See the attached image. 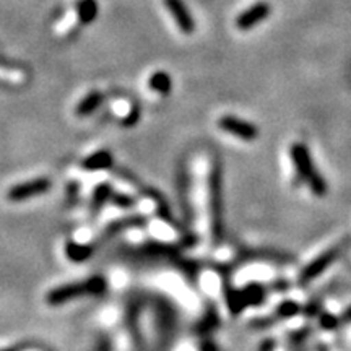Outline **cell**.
<instances>
[{"instance_id": "1", "label": "cell", "mask_w": 351, "mask_h": 351, "mask_svg": "<svg viewBox=\"0 0 351 351\" xmlns=\"http://www.w3.org/2000/svg\"><path fill=\"white\" fill-rule=\"evenodd\" d=\"M106 291V282L101 276H93V278L83 280V282L64 285V287H59L52 291L47 293L46 301L47 304L51 306H60L65 304V302H70L77 298L82 296H95L101 295V293Z\"/></svg>"}, {"instance_id": "2", "label": "cell", "mask_w": 351, "mask_h": 351, "mask_svg": "<svg viewBox=\"0 0 351 351\" xmlns=\"http://www.w3.org/2000/svg\"><path fill=\"white\" fill-rule=\"evenodd\" d=\"M291 160L293 165H295V169L302 181L309 184V187L313 189L315 194L322 195L326 192V184H324L322 178L315 173V168L313 165V160H311L309 152L304 145L296 143L295 147L291 148Z\"/></svg>"}, {"instance_id": "3", "label": "cell", "mask_w": 351, "mask_h": 351, "mask_svg": "<svg viewBox=\"0 0 351 351\" xmlns=\"http://www.w3.org/2000/svg\"><path fill=\"white\" fill-rule=\"evenodd\" d=\"M51 182L49 179L46 178H39V179H33V181L28 182H21L13 186L10 191L7 192V199L10 202H23V200H29L33 197H38L44 194V192L49 191Z\"/></svg>"}, {"instance_id": "4", "label": "cell", "mask_w": 351, "mask_h": 351, "mask_svg": "<svg viewBox=\"0 0 351 351\" xmlns=\"http://www.w3.org/2000/svg\"><path fill=\"white\" fill-rule=\"evenodd\" d=\"M218 127L221 130H225L226 134L234 135V137H238L241 140H247V142L257 138V135H258V130L256 125L251 124V122L241 121L234 116L221 117V119L218 121Z\"/></svg>"}, {"instance_id": "5", "label": "cell", "mask_w": 351, "mask_h": 351, "mask_svg": "<svg viewBox=\"0 0 351 351\" xmlns=\"http://www.w3.org/2000/svg\"><path fill=\"white\" fill-rule=\"evenodd\" d=\"M269 15H270L269 3L267 2L254 3L251 8L244 10L238 16V20H236V26H238L239 29H243V32H245V29H251L256 25L262 23V21L265 20Z\"/></svg>"}, {"instance_id": "6", "label": "cell", "mask_w": 351, "mask_h": 351, "mask_svg": "<svg viewBox=\"0 0 351 351\" xmlns=\"http://www.w3.org/2000/svg\"><path fill=\"white\" fill-rule=\"evenodd\" d=\"M165 7L168 8L171 15L176 23H178V28L181 29L184 34H191L195 29L194 20H192L191 13H189L186 3L182 0H163Z\"/></svg>"}, {"instance_id": "7", "label": "cell", "mask_w": 351, "mask_h": 351, "mask_svg": "<svg viewBox=\"0 0 351 351\" xmlns=\"http://www.w3.org/2000/svg\"><path fill=\"white\" fill-rule=\"evenodd\" d=\"M219 199H221V184H219V171L215 169L212 176V207H213V232L215 236H219V218H221V204H219Z\"/></svg>"}, {"instance_id": "8", "label": "cell", "mask_w": 351, "mask_h": 351, "mask_svg": "<svg viewBox=\"0 0 351 351\" xmlns=\"http://www.w3.org/2000/svg\"><path fill=\"white\" fill-rule=\"evenodd\" d=\"M335 254H337V251H332V252H328V254H324L322 257L317 258V262L311 263V265L307 267V269H306L304 271H302L301 282L306 283V282H309V280L315 278V276H317V275L320 274V271H322L324 269H327L328 263H330V262L333 261V257H335Z\"/></svg>"}, {"instance_id": "9", "label": "cell", "mask_w": 351, "mask_h": 351, "mask_svg": "<svg viewBox=\"0 0 351 351\" xmlns=\"http://www.w3.org/2000/svg\"><path fill=\"white\" fill-rule=\"evenodd\" d=\"M103 103V95L99 93V91H91L90 95H86L85 98H83L80 103H78V106L75 109L77 116H88V114L95 112L96 109L99 108V104Z\"/></svg>"}, {"instance_id": "10", "label": "cell", "mask_w": 351, "mask_h": 351, "mask_svg": "<svg viewBox=\"0 0 351 351\" xmlns=\"http://www.w3.org/2000/svg\"><path fill=\"white\" fill-rule=\"evenodd\" d=\"M112 165V156L109 152H98L95 155L88 156L85 161H83V168L86 171H99L106 169Z\"/></svg>"}, {"instance_id": "11", "label": "cell", "mask_w": 351, "mask_h": 351, "mask_svg": "<svg viewBox=\"0 0 351 351\" xmlns=\"http://www.w3.org/2000/svg\"><path fill=\"white\" fill-rule=\"evenodd\" d=\"M77 10L82 23H90V21H93L96 19L98 3H96V0H78Z\"/></svg>"}, {"instance_id": "12", "label": "cell", "mask_w": 351, "mask_h": 351, "mask_svg": "<svg viewBox=\"0 0 351 351\" xmlns=\"http://www.w3.org/2000/svg\"><path fill=\"white\" fill-rule=\"evenodd\" d=\"M150 88L160 95H168L171 91V77L165 72L153 73L150 78Z\"/></svg>"}, {"instance_id": "13", "label": "cell", "mask_w": 351, "mask_h": 351, "mask_svg": "<svg viewBox=\"0 0 351 351\" xmlns=\"http://www.w3.org/2000/svg\"><path fill=\"white\" fill-rule=\"evenodd\" d=\"M91 247L90 245H82V244H73L70 243L67 245V256L69 258H72L73 262H83L86 261L88 257L91 256Z\"/></svg>"}, {"instance_id": "14", "label": "cell", "mask_w": 351, "mask_h": 351, "mask_svg": "<svg viewBox=\"0 0 351 351\" xmlns=\"http://www.w3.org/2000/svg\"><path fill=\"white\" fill-rule=\"evenodd\" d=\"M109 194H111V187H109V186H99L95 192V200H93L95 205L103 204V202L109 197Z\"/></svg>"}]
</instances>
